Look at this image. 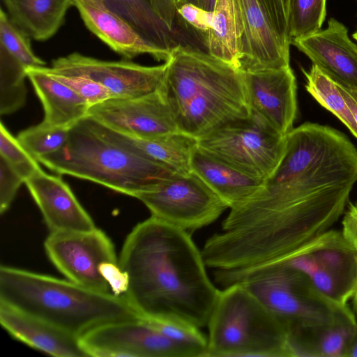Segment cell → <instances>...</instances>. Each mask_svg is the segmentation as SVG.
I'll return each instance as SVG.
<instances>
[{"label":"cell","mask_w":357,"mask_h":357,"mask_svg":"<svg viewBox=\"0 0 357 357\" xmlns=\"http://www.w3.org/2000/svg\"><path fill=\"white\" fill-rule=\"evenodd\" d=\"M357 183V148L342 132L305 122L286 136L283 156L253 196L226 220L275 244L317 238L343 215Z\"/></svg>","instance_id":"cell-1"},{"label":"cell","mask_w":357,"mask_h":357,"mask_svg":"<svg viewBox=\"0 0 357 357\" xmlns=\"http://www.w3.org/2000/svg\"><path fill=\"white\" fill-rule=\"evenodd\" d=\"M119 264L139 317L207 326L220 289L188 231L151 216L128 235Z\"/></svg>","instance_id":"cell-2"},{"label":"cell","mask_w":357,"mask_h":357,"mask_svg":"<svg viewBox=\"0 0 357 357\" xmlns=\"http://www.w3.org/2000/svg\"><path fill=\"white\" fill-rule=\"evenodd\" d=\"M166 63L162 90L179 131L199 139L251 116L243 71L181 44Z\"/></svg>","instance_id":"cell-3"},{"label":"cell","mask_w":357,"mask_h":357,"mask_svg":"<svg viewBox=\"0 0 357 357\" xmlns=\"http://www.w3.org/2000/svg\"><path fill=\"white\" fill-rule=\"evenodd\" d=\"M0 303L77 337L100 324L139 317L124 296L8 266L0 267Z\"/></svg>","instance_id":"cell-4"},{"label":"cell","mask_w":357,"mask_h":357,"mask_svg":"<svg viewBox=\"0 0 357 357\" xmlns=\"http://www.w3.org/2000/svg\"><path fill=\"white\" fill-rule=\"evenodd\" d=\"M86 117L70 129L67 142L60 150L38 161L59 174L89 180L135 198L176 174L105 139L91 127Z\"/></svg>","instance_id":"cell-5"},{"label":"cell","mask_w":357,"mask_h":357,"mask_svg":"<svg viewBox=\"0 0 357 357\" xmlns=\"http://www.w3.org/2000/svg\"><path fill=\"white\" fill-rule=\"evenodd\" d=\"M207 327L206 357H290L285 325L240 283L220 291Z\"/></svg>","instance_id":"cell-6"},{"label":"cell","mask_w":357,"mask_h":357,"mask_svg":"<svg viewBox=\"0 0 357 357\" xmlns=\"http://www.w3.org/2000/svg\"><path fill=\"white\" fill-rule=\"evenodd\" d=\"M213 277L223 288L234 283L243 284L285 325L288 335L326 324L352 311L350 307L332 304L304 274L285 264L241 272L214 270Z\"/></svg>","instance_id":"cell-7"},{"label":"cell","mask_w":357,"mask_h":357,"mask_svg":"<svg viewBox=\"0 0 357 357\" xmlns=\"http://www.w3.org/2000/svg\"><path fill=\"white\" fill-rule=\"evenodd\" d=\"M286 146L281 136L256 116L227 123L198 139V147L253 177L266 180Z\"/></svg>","instance_id":"cell-8"},{"label":"cell","mask_w":357,"mask_h":357,"mask_svg":"<svg viewBox=\"0 0 357 357\" xmlns=\"http://www.w3.org/2000/svg\"><path fill=\"white\" fill-rule=\"evenodd\" d=\"M279 264L289 265L304 274L336 307H349L348 302L357 282V254L341 231L328 230Z\"/></svg>","instance_id":"cell-9"},{"label":"cell","mask_w":357,"mask_h":357,"mask_svg":"<svg viewBox=\"0 0 357 357\" xmlns=\"http://www.w3.org/2000/svg\"><path fill=\"white\" fill-rule=\"evenodd\" d=\"M151 215L190 233L215 221L229 208L197 175L174 174L137 197Z\"/></svg>","instance_id":"cell-10"},{"label":"cell","mask_w":357,"mask_h":357,"mask_svg":"<svg viewBox=\"0 0 357 357\" xmlns=\"http://www.w3.org/2000/svg\"><path fill=\"white\" fill-rule=\"evenodd\" d=\"M46 253L68 280L89 289L112 293L100 273L102 264L119 262L114 244L101 229L50 232Z\"/></svg>","instance_id":"cell-11"},{"label":"cell","mask_w":357,"mask_h":357,"mask_svg":"<svg viewBox=\"0 0 357 357\" xmlns=\"http://www.w3.org/2000/svg\"><path fill=\"white\" fill-rule=\"evenodd\" d=\"M79 340L88 356L196 357L141 317L100 324Z\"/></svg>","instance_id":"cell-12"},{"label":"cell","mask_w":357,"mask_h":357,"mask_svg":"<svg viewBox=\"0 0 357 357\" xmlns=\"http://www.w3.org/2000/svg\"><path fill=\"white\" fill-rule=\"evenodd\" d=\"M167 63L146 66L129 61H104L74 52L52 62V67H40L51 73L89 78L105 86L113 98L142 96L160 89Z\"/></svg>","instance_id":"cell-13"},{"label":"cell","mask_w":357,"mask_h":357,"mask_svg":"<svg viewBox=\"0 0 357 357\" xmlns=\"http://www.w3.org/2000/svg\"><path fill=\"white\" fill-rule=\"evenodd\" d=\"M103 126L128 135L155 138L179 131L162 90L131 98H111L89 108Z\"/></svg>","instance_id":"cell-14"},{"label":"cell","mask_w":357,"mask_h":357,"mask_svg":"<svg viewBox=\"0 0 357 357\" xmlns=\"http://www.w3.org/2000/svg\"><path fill=\"white\" fill-rule=\"evenodd\" d=\"M243 73L251 114L286 137L298 110L296 79L290 66Z\"/></svg>","instance_id":"cell-15"},{"label":"cell","mask_w":357,"mask_h":357,"mask_svg":"<svg viewBox=\"0 0 357 357\" xmlns=\"http://www.w3.org/2000/svg\"><path fill=\"white\" fill-rule=\"evenodd\" d=\"M291 43L337 85L357 88V45L342 22L331 17L326 29Z\"/></svg>","instance_id":"cell-16"},{"label":"cell","mask_w":357,"mask_h":357,"mask_svg":"<svg viewBox=\"0 0 357 357\" xmlns=\"http://www.w3.org/2000/svg\"><path fill=\"white\" fill-rule=\"evenodd\" d=\"M243 41V72L289 66V49L275 30L261 0H238Z\"/></svg>","instance_id":"cell-17"},{"label":"cell","mask_w":357,"mask_h":357,"mask_svg":"<svg viewBox=\"0 0 357 357\" xmlns=\"http://www.w3.org/2000/svg\"><path fill=\"white\" fill-rule=\"evenodd\" d=\"M50 232L89 231L93 220L60 176L42 169L25 181Z\"/></svg>","instance_id":"cell-18"},{"label":"cell","mask_w":357,"mask_h":357,"mask_svg":"<svg viewBox=\"0 0 357 357\" xmlns=\"http://www.w3.org/2000/svg\"><path fill=\"white\" fill-rule=\"evenodd\" d=\"M84 24L113 51L126 59L149 54L166 62L172 52L159 48L139 36L103 0H72Z\"/></svg>","instance_id":"cell-19"},{"label":"cell","mask_w":357,"mask_h":357,"mask_svg":"<svg viewBox=\"0 0 357 357\" xmlns=\"http://www.w3.org/2000/svg\"><path fill=\"white\" fill-rule=\"evenodd\" d=\"M91 127L105 139L167 167L175 174L191 172L192 155L198 139L181 131L155 138H140L107 128L91 116L86 117Z\"/></svg>","instance_id":"cell-20"},{"label":"cell","mask_w":357,"mask_h":357,"mask_svg":"<svg viewBox=\"0 0 357 357\" xmlns=\"http://www.w3.org/2000/svg\"><path fill=\"white\" fill-rule=\"evenodd\" d=\"M0 322L14 338L40 351L57 357L88 356L79 337L1 303Z\"/></svg>","instance_id":"cell-21"},{"label":"cell","mask_w":357,"mask_h":357,"mask_svg":"<svg viewBox=\"0 0 357 357\" xmlns=\"http://www.w3.org/2000/svg\"><path fill=\"white\" fill-rule=\"evenodd\" d=\"M191 172L204 181L229 208L253 196L264 182L217 159L198 146L192 155Z\"/></svg>","instance_id":"cell-22"},{"label":"cell","mask_w":357,"mask_h":357,"mask_svg":"<svg viewBox=\"0 0 357 357\" xmlns=\"http://www.w3.org/2000/svg\"><path fill=\"white\" fill-rule=\"evenodd\" d=\"M44 109L43 122L71 128L89 116V105L70 88L38 68H26Z\"/></svg>","instance_id":"cell-23"},{"label":"cell","mask_w":357,"mask_h":357,"mask_svg":"<svg viewBox=\"0 0 357 357\" xmlns=\"http://www.w3.org/2000/svg\"><path fill=\"white\" fill-rule=\"evenodd\" d=\"M356 326L351 311L326 324L294 332L288 336L290 357H344Z\"/></svg>","instance_id":"cell-24"},{"label":"cell","mask_w":357,"mask_h":357,"mask_svg":"<svg viewBox=\"0 0 357 357\" xmlns=\"http://www.w3.org/2000/svg\"><path fill=\"white\" fill-rule=\"evenodd\" d=\"M10 20L29 37L45 41L54 36L65 21L72 0H3Z\"/></svg>","instance_id":"cell-25"},{"label":"cell","mask_w":357,"mask_h":357,"mask_svg":"<svg viewBox=\"0 0 357 357\" xmlns=\"http://www.w3.org/2000/svg\"><path fill=\"white\" fill-rule=\"evenodd\" d=\"M243 32L238 0H216L206 52L240 70Z\"/></svg>","instance_id":"cell-26"},{"label":"cell","mask_w":357,"mask_h":357,"mask_svg":"<svg viewBox=\"0 0 357 357\" xmlns=\"http://www.w3.org/2000/svg\"><path fill=\"white\" fill-rule=\"evenodd\" d=\"M139 36L153 45L172 52L179 43L155 12L151 0H103Z\"/></svg>","instance_id":"cell-27"},{"label":"cell","mask_w":357,"mask_h":357,"mask_svg":"<svg viewBox=\"0 0 357 357\" xmlns=\"http://www.w3.org/2000/svg\"><path fill=\"white\" fill-rule=\"evenodd\" d=\"M305 89L322 107L331 112L357 139V125L339 87L315 65L308 71L302 68Z\"/></svg>","instance_id":"cell-28"},{"label":"cell","mask_w":357,"mask_h":357,"mask_svg":"<svg viewBox=\"0 0 357 357\" xmlns=\"http://www.w3.org/2000/svg\"><path fill=\"white\" fill-rule=\"evenodd\" d=\"M26 68L0 47V114L8 115L26 102Z\"/></svg>","instance_id":"cell-29"},{"label":"cell","mask_w":357,"mask_h":357,"mask_svg":"<svg viewBox=\"0 0 357 357\" xmlns=\"http://www.w3.org/2000/svg\"><path fill=\"white\" fill-rule=\"evenodd\" d=\"M70 128L53 126L44 122L22 130L17 139L37 160L60 150L67 142Z\"/></svg>","instance_id":"cell-30"},{"label":"cell","mask_w":357,"mask_h":357,"mask_svg":"<svg viewBox=\"0 0 357 357\" xmlns=\"http://www.w3.org/2000/svg\"><path fill=\"white\" fill-rule=\"evenodd\" d=\"M326 0H289V27L291 40L321 30L325 20Z\"/></svg>","instance_id":"cell-31"},{"label":"cell","mask_w":357,"mask_h":357,"mask_svg":"<svg viewBox=\"0 0 357 357\" xmlns=\"http://www.w3.org/2000/svg\"><path fill=\"white\" fill-rule=\"evenodd\" d=\"M0 47L26 68L43 67L46 63L33 52L28 35L2 8L0 10Z\"/></svg>","instance_id":"cell-32"},{"label":"cell","mask_w":357,"mask_h":357,"mask_svg":"<svg viewBox=\"0 0 357 357\" xmlns=\"http://www.w3.org/2000/svg\"><path fill=\"white\" fill-rule=\"evenodd\" d=\"M143 319L168 339L192 350L196 357H206L208 339L199 328L178 321Z\"/></svg>","instance_id":"cell-33"},{"label":"cell","mask_w":357,"mask_h":357,"mask_svg":"<svg viewBox=\"0 0 357 357\" xmlns=\"http://www.w3.org/2000/svg\"><path fill=\"white\" fill-rule=\"evenodd\" d=\"M0 156L26 181L41 169L34 158L3 124L0 123Z\"/></svg>","instance_id":"cell-34"},{"label":"cell","mask_w":357,"mask_h":357,"mask_svg":"<svg viewBox=\"0 0 357 357\" xmlns=\"http://www.w3.org/2000/svg\"><path fill=\"white\" fill-rule=\"evenodd\" d=\"M206 48L212 26L213 12L181 1L176 7L175 22Z\"/></svg>","instance_id":"cell-35"},{"label":"cell","mask_w":357,"mask_h":357,"mask_svg":"<svg viewBox=\"0 0 357 357\" xmlns=\"http://www.w3.org/2000/svg\"><path fill=\"white\" fill-rule=\"evenodd\" d=\"M39 68L43 70L40 67ZM45 73L70 88L86 100L90 107L113 98L111 93L105 86L89 78L77 75H65Z\"/></svg>","instance_id":"cell-36"},{"label":"cell","mask_w":357,"mask_h":357,"mask_svg":"<svg viewBox=\"0 0 357 357\" xmlns=\"http://www.w3.org/2000/svg\"><path fill=\"white\" fill-rule=\"evenodd\" d=\"M266 13L284 45L291 44L289 27V0H261Z\"/></svg>","instance_id":"cell-37"},{"label":"cell","mask_w":357,"mask_h":357,"mask_svg":"<svg viewBox=\"0 0 357 357\" xmlns=\"http://www.w3.org/2000/svg\"><path fill=\"white\" fill-rule=\"evenodd\" d=\"M25 181L8 162L0 156V212L9 208L20 187Z\"/></svg>","instance_id":"cell-38"},{"label":"cell","mask_w":357,"mask_h":357,"mask_svg":"<svg viewBox=\"0 0 357 357\" xmlns=\"http://www.w3.org/2000/svg\"><path fill=\"white\" fill-rule=\"evenodd\" d=\"M100 273L109 284L111 292L124 296L128 287V278L119 262H107L101 265Z\"/></svg>","instance_id":"cell-39"},{"label":"cell","mask_w":357,"mask_h":357,"mask_svg":"<svg viewBox=\"0 0 357 357\" xmlns=\"http://www.w3.org/2000/svg\"><path fill=\"white\" fill-rule=\"evenodd\" d=\"M340 231L357 254V202L349 203L344 211Z\"/></svg>","instance_id":"cell-40"},{"label":"cell","mask_w":357,"mask_h":357,"mask_svg":"<svg viewBox=\"0 0 357 357\" xmlns=\"http://www.w3.org/2000/svg\"><path fill=\"white\" fill-rule=\"evenodd\" d=\"M161 20L174 31L176 7L181 0H151Z\"/></svg>","instance_id":"cell-41"},{"label":"cell","mask_w":357,"mask_h":357,"mask_svg":"<svg viewBox=\"0 0 357 357\" xmlns=\"http://www.w3.org/2000/svg\"><path fill=\"white\" fill-rule=\"evenodd\" d=\"M337 86L357 125V88Z\"/></svg>","instance_id":"cell-42"},{"label":"cell","mask_w":357,"mask_h":357,"mask_svg":"<svg viewBox=\"0 0 357 357\" xmlns=\"http://www.w3.org/2000/svg\"><path fill=\"white\" fill-rule=\"evenodd\" d=\"M344 357H357V326L347 346Z\"/></svg>","instance_id":"cell-43"},{"label":"cell","mask_w":357,"mask_h":357,"mask_svg":"<svg viewBox=\"0 0 357 357\" xmlns=\"http://www.w3.org/2000/svg\"><path fill=\"white\" fill-rule=\"evenodd\" d=\"M183 2L192 3L206 10L213 12L216 0H181Z\"/></svg>","instance_id":"cell-44"},{"label":"cell","mask_w":357,"mask_h":357,"mask_svg":"<svg viewBox=\"0 0 357 357\" xmlns=\"http://www.w3.org/2000/svg\"><path fill=\"white\" fill-rule=\"evenodd\" d=\"M351 301H352L353 311L357 318V282Z\"/></svg>","instance_id":"cell-45"},{"label":"cell","mask_w":357,"mask_h":357,"mask_svg":"<svg viewBox=\"0 0 357 357\" xmlns=\"http://www.w3.org/2000/svg\"><path fill=\"white\" fill-rule=\"evenodd\" d=\"M353 38L357 42V30L354 33Z\"/></svg>","instance_id":"cell-46"}]
</instances>
